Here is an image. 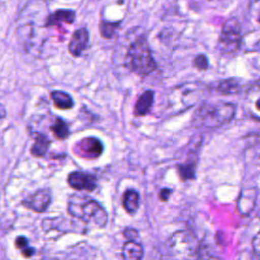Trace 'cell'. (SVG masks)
<instances>
[{"instance_id":"cell-1","label":"cell","mask_w":260,"mask_h":260,"mask_svg":"<svg viewBox=\"0 0 260 260\" xmlns=\"http://www.w3.org/2000/svg\"><path fill=\"white\" fill-rule=\"evenodd\" d=\"M67 209L71 216L96 228H104L108 222V214L104 207L84 195L72 194L68 198Z\"/></svg>"},{"instance_id":"cell-2","label":"cell","mask_w":260,"mask_h":260,"mask_svg":"<svg viewBox=\"0 0 260 260\" xmlns=\"http://www.w3.org/2000/svg\"><path fill=\"white\" fill-rule=\"evenodd\" d=\"M125 61L127 68L141 77L150 74L156 68V63L151 55L147 40L143 36L136 38L130 44Z\"/></svg>"},{"instance_id":"cell-3","label":"cell","mask_w":260,"mask_h":260,"mask_svg":"<svg viewBox=\"0 0 260 260\" xmlns=\"http://www.w3.org/2000/svg\"><path fill=\"white\" fill-rule=\"evenodd\" d=\"M167 247L173 260H199L201 245L190 231L175 232L168 240Z\"/></svg>"},{"instance_id":"cell-4","label":"cell","mask_w":260,"mask_h":260,"mask_svg":"<svg viewBox=\"0 0 260 260\" xmlns=\"http://www.w3.org/2000/svg\"><path fill=\"white\" fill-rule=\"evenodd\" d=\"M235 113L236 107L233 104H203L194 114L193 124L197 127H221L233 119Z\"/></svg>"},{"instance_id":"cell-5","label":"cell","mask_w":260,"mask_h":260,"mask_svg":"<svg viewBox=\"0 0 260 260\" xmlns=\"http://www.w3.org/2000/svg\"><path fill=\"white\" fill-rule=\"evenodd\" d=\"M200 95L196 84H184L172 89L168 96L169 110L180 113L192 107Z\"/></svg>"},{"instance_id":"cell-6","label":"cell","mask_w":260,"mask_h":260,"mask_svg":"<svg viewBox=\"0 0 260 260\" xmlns=\"http://www.w3.org/2000/svg\"><path fill=\"white\" fill-rule=\"evenodd\" d=\"M241 25L237 18L228 19L222 27L218 39L219 49L224 53H234L241 46Z\"/></svg>"},{"instance_id":"cell-7","label":"cell","mask_w":260,"mask_h":260,"mask_svg":"<svg viewBox=\"0 0 260 260\" xmlns=\"http://www.w3.org/2000/svg\"><path fill=\"white\" fill-rule=\"evenodd\" d=\"M75 147L76 154L88 159L98 158L104 151V145L102 141L93 136L82 138L76 142Z\"/></svg>"},{"instance_id":"cell-8","label":"cell","mask_w":260,"mask_h":260,"mask_svg":"<svg viewBox=\"0 0 260 260\" xmlns=\"http://www.w3.org/2000/svg\"><path fill=\"white\" fill-rule=\"evenodd\" d=\"M52 200L49 189H40L22 200V205L35 212H44L50 206Z\"/></svg>"},{"instance_id":"cell-9","label":"cell","mask_w":260,"mask_h":260,"mask_svg":"<svg viewBox=\"0 0 260 260\" xmlns=\"http://www.w3.org/2000/svg\"><path fill=\"white\" fill-rule=\"evenodd\" d=\"M68 184L76 190H85L93 191L98 186V179L93 174L74 171L68 175L67 178Z\"/></svg>"},{"instance_id":"cell-10","label":"cell","mask_w":260,"mask_h":260,"mask_svg":"<svg viewBox=\"0 0 260 260\" xmlns=\"http://www.w3.org/2000/svg\"><path fill=\"white\" fill-rule=\"evenodd\" d=\"M89 47V32L86 27L76 29L69 41L68 51L73 57H80Z\"/></svg>"},{"instance_id":"cell-11","label":"cell","mask_w":260,"mask_h":260,"mask_svg":"<svg viewBox=\"0 0 260 260\" xmlns=\"http://www.w3.org/2000/svg\"><path fill=\"white\" fill-rule=\"evenodd\" d=\"M76 13L70 9H57L46 18L45 26H60L62 24H72L75 20Z\"/></svg>"},{"instance_id":"cell-12","label":"cell","mask_w":260,"mask_h":260,"mask_svg":"<svg viewBox=\"0 0 260 260\" xmlns=\"http://www.w3.org/2000/svg\"><path fill=\"white\" fill-rule=\"evenodd\" d=\"M153 101H154L153 90L148 89V90L143 91L137 99L135 106H134L135 117L146 116L152 107Z\"/></svg>"},{"instance_id":"cell-13","label":"cell","mask_w":260,"mask_h":260,"mask_svg":"<svg viewBox=\"0 0 260 260\" xmlns=\"http://www.w3.org/2000/svg\"><path fill=\"white\" fill-rule=\"evenodd\" d=\"M256 197L257 192L254 189H247L241 193L238 201V208L242 214H248L253 210Z\"/></svg>"},{"instance_id":"cell-14","label":"cell","mask_w":260,"mask_h":260,"mask_svg":"<svg viewBox=\"0 0 260 260\" xmlns=\"http://www.w3.org/2000/svg\"><path fill=\"white\" fill-rule=\"evenodd\" d=\"M51 100L54 106L60 110H70L74 107V101L72 96L63 90H53L50 93Z\"/></svg>"},{"instance_id":"cell-15","label":"cell","mask_w":260,"mask_h":260,"mask_svg":"<svg viewBox=\"0 0 260 260\" xmlns=\"http://www.w3.org/2000/svg\"><path fill=\"white\" fill-rule=\"evenodd\" d=\"M51 141L47 135L42 133H37L35 137V142L30 147V154L35 157H44L49 150Z\"/></svg>"},{"instance_id":"cell-16","label":"cell","mask_w":260,"mask_h":260,"mask_svg":"<svg viewBox=\"0 0 260 260\" xmlns=\"http://www.w3.org/2000/svg\"><path fill=\"white\" fill-rule=\"evenodd\" d=\"M143 250L140 244L135 241H127L122 248L123 260H141Z\"/></svg>"},{"instance_id":"cell-17","label":"cell","mask_w":260,"mask_h":260,"mask_svg":"<svg viewBox=\"0 0 260 260\" xmlns=\"http://www.w3.org/2000/svg\"><path fill=\"white\" fill-rule=\"evenodd\" d=\"M123 207L129 214H134L139 207V194L133 189L125 191L123 195Z\"/></svg>"},{"instance_id":"cell-18","label":"cell","mask_w":260,"mask_h":260,"mask_svg":"<svg viewBox=\"0 0 260 260\" xmlns=\"http://www.w3.org/2000/svg\"><path fill=\"white\" fill-rule=\"evenodd\" d=\"M50 129L53 132L54 136L59 140H65L70 135V130L67 122L60 117L55 118Z\"/></svg>"},{"instance_id":"cell-19","label":"cell","mask_w":260,"mask_h":260,"mask_svg":"<svg viewBox=\"0 0 260 260\" xmlns=\"http://www.w3.org/2000/svg\"><path fill=\"white\" fill-rule=\"evenodd\" d=\"M241 83L236 78H228L220 80L216 85V90L221 94H234L241 90Z\"/></svg>"},{"instance_id":"cell-20","label":"cell","mask_w":260,"mask_h":260,"mask_svg":"<svg viewBox=\"0 0 260 260\" xmlns=\"http://www.w3.org/2000/svg\"><path fill=\"white\" fill-rule=\"evenodd\" d=\"M119 25H120V22H111V21L102 19L100 22V32L103 38L111 39V38H113V36Z\"/></svg>"},{"instance_id":"cell-21","label":"cell","mask_w":260,"mask_h":260,"mask_svg":"<svg viewBox=\"0 0 260 260\" xmlns=\"http://www.w3.org/2000/svg\"><path fill=\"white\" fill-rule=\"evenodd\" d=\"M15 246L17 249L21 250V253L24 257L28 258V257H31L34 254H35V249L29 247L28 245V241L26 238L20 236L18 238H16L15 240Z\"/></svg>"},{"instance_id":"cell-22","label":"cell","mask_w":260,"mask_h":260,"mask_svg":"<svg viewBox=\"0 0 260 260\" xmlns=\"http://www.w3.org/2000/svg\"><path fill=\"white\" fill-rule=\"evenodd\" d=\"M178 172L182 180H188L194 178L195 175V168L194 165L191 162H186L184 165L178 166Z\"/></svg>"},{"instance_id":"cell-23","label":"cell","mask_w":260,"mask_h":260,"mask_svg":"<svg viewBox=\"0 0 260 260\" xmlns=\"http://www.w3.org/2000/svg\"><path fill=\"white\" fill-rule=\"evenodd\" d=\"M193 65L198 69V70H206L208 68V59L205 55L200 54L194 58Z\"/></svg>"},{"instance_id":"cell-24","label":"cell","mask_w":260,"mask_h":260,"mask_svg":"<svg viewBox=\"0 0 260 260\" xmlns=\"http://www.w3.org/2000/svg\"><path fill=\"white\" fill-rule=\"evenodd\" d=\"M249 11L253 16L260 19V0H250Z\"/></svg>"},{"instance_id":"cell-25","label":"cell","mask_w":260,"mask_h":260,"mask_svg":"<svg viewBox=\"0 0 260 260\" xmlns=\"http://www.w3.org/2000/svg\"><path fill=\"white\" fill-rule=\"evenodd\" d=\"M252 246H253V251L258 260H260V234L255 236L252 240Z\"/></svg>"},{"instance_id":"cell-26","label":"cell","mask_w":260,"mask_h":260,"mask_svg":"<svg viewBox=\"0 0 260 260\" xmlns=\"http://www.w3.org/2000/svg\"><path fill=\"white\" fill-rule=\"evenodd\" d=\"M123 235L126 239H128V241H134L137 237H138V232L135 229L132 228H127L125 229V231L123 232Z\"/></svg>"},{"instance_id":"cell-27","label":"cell","mask_w":260,"mask_h":260,"mask_svg":"<svg viewBox=\"0 0 260 260\" xmlns=\"http://www.w3.org/2000/svg\"><path fill=\"white\" fill-rule=\"evenodd\" d=\"M170 194H171V190H170V189H162V190L160 191L159 197H160V199H161L162 201H167L168 198H169V196H170Z\"/></svg>"},{"instance_id":"cell-28","label":"cell","mask_w":260,"mask_h":260,"mask_svg":"<svg viewBox=\"0 0 260 260\" xmlns=\"http://www.w3.org/2000/svg\"><path fill=\"white\" fill-rule=\"evenodd\" d=\"M256 108H257L258 110H260V99H258L257 102H256Z\"/></svg>"}]
</instances>
